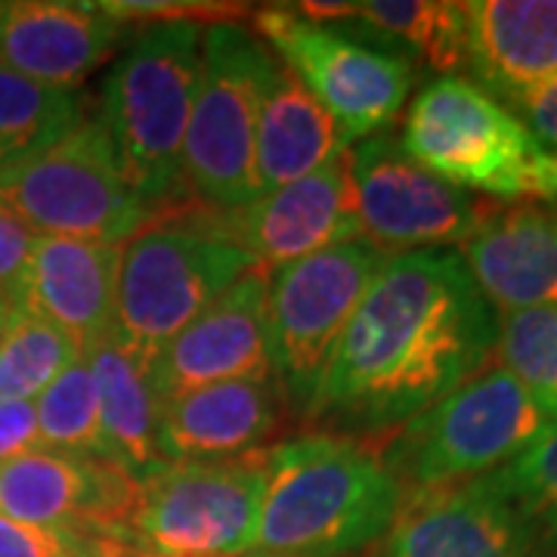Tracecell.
Masks as SVG:
<instances>
[{
	"instance_id": "6da1fadb",
	"label": "cell",
	"mask_w": 557,
	"mask_h": 557,
	"mask_svg": "<svg viewBox=\"0 0 557 557\" xmlns=\"http://www.w3.org/2000/svg\"><path fill=\"white\" fill-rule=\"evenodd\" d=\"M498 313L453 248L391 255L350 317L304 421L344 437L381 434L478 375Z\"/></svg>"
},
{
	"instance_id": "7a4b0ae2",
	"label": "cell",
	"mask_w": 557,
	"mask_h": 557,
	"mask_svg": "<svg viewBox=\"0 0 557 557\" xmlns=\"http://www.w3.org/2000/svg\"><path fill=\"white\" fill-rule=\"evenodd\" d=\"M403 505L381 449L362 437L310 434L267 449L255 555L350 557L369 552Z\"/></svg>"
},
{
	"instance_id": "3957f363",
	"label": "cell",
	"mask_w": 557,
	"mask_h": 557,
	"mask_svg": "<svg viewBox=\"0 0 557 557\" xmlns=\"http://www.w3.org/2000/svg\"><path fill=\"white\" fill-rule=\"evenodd\" d=\"M201 22H152L131 35L102 78L106 124L139 196L186 208L183 143L201 69Z\"/></svg>"
},
{
	"instance_id": "277c9868",
	"label": "cell",
	"mask_w": 557,
	"mask_h": 557,
	"mask_svg": "<svg viewBox=\"0 0 557 557\" xmlns=\"http://www.w3.org/2000/svg\"><path fill=\"white\" fill-rule=\"evenodd\" d=\"M552 431L557 418L496 362L399 424L381 458L406 496L486 478Z\"/></svg>"
},
{
	"instance_id": "5b68a950",
	"label": "cell",
	"mask_w": 557,
	"mask_h": 557,
	"mask_svg": "<svg viewBox=\"0 0 557 557\" xmlns=\"http://www.w3.org/2000/svg\"><path fill=\"white\" fill-rule=\"evenodd\" d=\"M276 57L242 22L201 32V69L183 143V189L199 211L223 214L260 196L258 115Z\"/></svg>"
},
{
	"instance_id": "8992f818",
	"label": "cell",
	"mask_w": 557,
	"mask_h": 557,
	"mask_svg": "<svg viewBox=\"0 0 557 557\" xmlns=\"http://www.w3.org/2000/svg\"><path fill=\"white\" fill-rule=\"evenodd\" d=\"M0 208L35 236L124 245L159 211L139 196L97 115L32 159L0 168Z\"/></svg>"
},
{
	"instance_id": "52a82bcc",
	"label": "cell",
	"mask_w": 557,
	"mask_h": 557,
	"mask_svg": "<svg viewBox=\"0 0 557 557\" xmlns=\"http://www.w3.org/2000/svg\"><path fill=\"white\" fill-rule=\"evenodd\" d=\"M255 267V258L220 236L201 211L149 223L121 248L115 332L152 362L168 341Z\"/></svg>"
},
{
	"instance_id": "ba28073f",
	"label": "cell",
	"mask_w": 557,
	"mask_h": 557,
	"mask_svg": "<svg viewBox=\"0 0 557 557\" xmlns=\"http://www.w3.org/2000/svg\"><path fill=\"white\" fill-rule=\"evenodd\" d=\"M255 28L270 53L335 119L350 146L381 137L416 87V60L369 28L357 38L347 25H317L282 3L260 7Z\"/></svg>"
},
{
	"instance_id": "9c48e42d",
	"label": "cell",
	"mask_w": 557,
	"mask_h": 557,
	"mask_svg": "<svg viewBox=\"0 0 557 557\" xmlns=\"http://www.w3.org/2000/svg\"><path fill=\"white\" fill-rule=\"evenodd\" d=\"M391 255L369 242H344L313 258L270 270L267 322L273 381L282 403L304 421L341 335Z\"/></svg>"
},
{
	"instance_id": "30bf717a",
	"label": "cell",
	"mask_w": 557,
	"mask_h": 557,
	"mask_svg": "<svg viewBox=\"0 0 557 557\" xmlns=\"http://www.w3.org/2000/svg\"><path fill=\"white\" fill-rule=\"evenodd\" d=\"M399 146L440 180L498 201L530 199L542 156L518 115L465 75H443L418 90Z\"/></svg>"
},
{
	"instance_id": "8fae6325",
	"label": "cell",
	"mask_w": 557,
	"mask_h": 557,
	"mask_svg": "<svg viewBox=\"0 0 557 557\" xmlns=\"http://www.w3.org/2000/svg\"><path fill=\"white\" fill-rule=\"evenodd\" d=\"M263 483L267 449L223 461L168 465L137 483L124 545L159 557L248 555Z\"/></svg>"
},
{
	"instance_id": "7c38bea8",
	"label": "cell",
	"mask_w": 557,
	"mask_h": 557,
	"mask_svg": "<svg viewBox=\"0 0 557 557\" xmlns=\"http://www.w3.org/2000/svg\"><path fill=\"white\" fill-rule=\"evenodd\" d=\"M359 239L384 255L431 251L474 236L496 201L478 199L406 156L399 139L369 137L350 146Z\"/></svg>"
},
{
	"instance_id": "4fadbf2b",
	"label": "cell",
	"mask_w": 557,
	"mask_h": 557,
	"mask_svg": "<svg viewBox=\"0 0 557 557\" xmlns=\"http://www.w3.org/2000/svg\"><path fill=\"white\" fill-rule=\"evenodd\" d=\"M201 214L220 236L245 248L263 270H278L344 242H357L359 214L350 149L313 174L248 201L245 208Z\"/></svg>"
},
{
	"instance_id": "5bb4252c",
	"label": "cell",
	"mask_w": 557,
	"mask_h": 557,
	"mask_svg": "<svg viewBox=\"0 0 557 557\" xmlns=\"http://www.w3.org/2000/svg\"><path fill=\"white\" fill-rule=\"evenodd\" d=\"M366 557H545L493 474L406 493Z\"/></svg>"
},
{
	"instance_id": "9a60e30c",
	"label": "cell",
	"mask_w": 557,
	"mask_h": 557,
	"mask_svg": "<svg viewBox=\"0 0 557 557\" xmlns=\"http://www.w3.org/2000/svg\"><path fill=\"white\" fill-rule=\"evenodd\" d=\"M267 278L270 270L263 267L248 270L161 347L149 362L161 403L220 381L273 379Z\"/></svg>"
},
{
	"instance_id": "2e32d148",
	"label": "cell",
	"mask_w": 557,
	"mask_h": 557,
	"mask_svg": "<svg viewBox=\"0 0 557 557\" xmlns=\"http://www.w3.org/2000/svg\"><path fill=\"white\" fill-rule=\"evenodd\" d=\"M134 498L137 480L106 458L40 446L0 461V515L22 523L87 530L124 545Z\"/></svg>"
},
{
	"instance_id": "e0dca14e",
	"label": "cell",
	"mask_w": 557,
	"mask_h": 557,
	"mask_svg": "<svg viewBox=\"0 0 557 557\" xmlns=\"http://www.w3.org/2000/svg\"><path fill=\"white\" fill-rule=\"evenodd\" d=\"M97 0H0V65L57 90H78L131 40Z\"/></svg>"
},
{
	"instance_id": "ac0fdd59",
	"label": "cell",
	"mask_w": 557,
	"mask_h": 557,
	"mask_svg": "<svg viewBox=\"0 0 557 557\" xmlns=\"http://www.w3.org/2000/svg\"><path fill=\"white\" fill-rule=\"evenodd\" d=\"M121 248L38 236L20 288V310L57 325L81 350L115 329Z\"/></svg>"
},
{
	"instance_id": "d6986e66",
	"label": "cell",
	"mask_w": 557,
	"mask_h": 557,
	"mask_svg": "<svg viewBox=\"0 0 557 557\" xmlns=\"http://www.w3.org/2000/svg\"><path fill=\"white\" fill-rule=\"evenodd\" d=\"M458 258L496 313L557 310V211L496 201Z\"/></svg>"
},
{
	"instance_id": "ffe728a7",
	"label": "cell",
	"mask_w": 557,
	"mask_h": 557,
	"mask_svg": "<svg viewBox=\"0 0 557 557\" xmlns=\"http://www.w3.org/2000/svg\"><path fill=\"white\" fill-rule=\"evenodd\" d=\"M273 379L220 381L186 391L161 406L159 453L168 465L223 461L258 453L282 418Z\"/></svg>"
},
{
	"instance_id": "44dd1931",
	"label": "cell",
	"mask_w": 557,
	"mask_h": 557,
	"mask_svg": "<svg viewBox=\"0 0 557 557\" xmlns=\"http://www.w3.org/2000/svg\"><path fill=\"white\" fill-rule=\"evenodd\" d=\"M465 22V69L502 106L557 78V0H471Z\"/></svg>"
},
{
	"instance_id": "7402d4cb",
	"label": "cell",
	"mask_w": 557,
	"mask_h": 557,
	"mask_svg": "<svg viewBox=\"0 0 557 557\" xmlns=\"http://www.w3.org/2000/svg\"><path fill=\"white\" fill-rule=\"evenodd\" d=\"M81 354L90 362L97 381L109 461L137 483L156 478L168 468L159 453V421L164 403L149 381V362L115 329L87 344Z\"/></svg>"
},
{
	"instance_id": "603a6c76",
	"label": "cell",
	"mask_w": 557,
	"mask_h": 557,
	"mask_svg": "<svg viewBox=\"0 0 557 557\" xmlns=\"http://www.w3.org/2000/svg\"><path fill=\"white\" fill-rule=\"evenodd\" d=\"M347 149L350 143L335 119L282 62H273L258 115L255 164L260 196L313 174Z\"/></svg>"
},
{
	"instance_id": "cb8c5ba5",
	"label": "cell",
	"mask_w": 557,
	"mask_h": 557,
	"mask_svg": "<svg viewBox=\"0 0 557 557\" xmlns=\"http://www.w3.org/2000/svg\"><path fill=\"white\" fill-rule=\"evenodd\" d=\"M354 22L399 44L416 62L443 75H458L468 53L465 3L456 0H366ZM347 22V25H354Z\"/></svg>"
},
{
	"instance_id": "d4e9b609",
	"label": "cell",
	"mask_w": 557,
	"mask_h": 557,
	"mask_svg": "<svg viewBox=\"0 0 557 557\" xmlns=\"http://www.w3.org/2000/svg\"><path fill=\"white\" fill-rule=\"evenodd\" d=\"M78 90H57L0 65V168L32 159L87 119Z\"/></svg>"
},
{
	"instance_id": "484cf974",
	"label": "cell",
	"mask_w": 557,
	"mask_h": 557,
	"mask_svg": "<svg viewBox=\"0 0 557 557\" xmlns=\"http://www.w3.org/2000/svg\"><path fill=\"white\" fill-rule=\"evenodd\" d=\"M35 416L44 449L109 461L102 437L100 394L84 354L35 399Z\"/></svg>"
},
{
	"instance_id": "4316f807",
	"label": "cell",
	"mask_w": 557,
	"mask_h": 557,
	"mask_svg": "<svg viewBox=\"0 0 557 557\" xmlns=\"http://www.w3.org/2000/svg\"><path fill=\"white\" fill-rule=\"evenodd\" d=\"M78 357L65 332L20 310L0 341V399L35 403Z\"/></svg>"
},
{
	"instance_id": "83f0119b",
	"label": "cell",
	"mask_w": 557,
	"mask_h": 557,
	"mask_svg": "<svg viewBox=\"0 0 557 557\" xmlns=\"http://www.w3.org/2000/svg\"><path fill=\"white\" fill-rule=\"evenodd\" d=\"M496 357L557 418V310L498 313Z\"/></svg>"
},
{
	"instance_id": "f1b7e54d",
	"label": "cell",
	"mask_w": 557,
	"mask_h": 557,
	"mask_svg": "<svg viewBox=\"0 0 557 557\" xmlns=\"http://www.w3.org/2000/svg\"><path fill=\"white\" fill-rule=\"evenodd\" d=\"M493 478L530 523L542 555H557V431L493 471Z\"/></svg>"
},
{
	"instance_id": "f546056e",
	"label": "cell",
	"mask_w": 557,
	"mask_h": 557,
	"mask_svg": "<svg viewBox=\"0 0 557 557\" xmlns=\"http://www.w3.org/2000/svg\"><path fill=\"white\" fill-rule=\"evenodd\" d=\"M131 548L115 539L69 530L35 527L0 515V557H127Z\"/></svg>"
},
{
	"instance_id": "4dcf8cb0",
	"label": "cell",
	"mask_w": 557,
	"mask_h": 557,
	"mask_svg": "<svg viewBox=\"0 0 557 557\" xmlns=\"http://www.w3.org/2000/svg\"><path fill=\"white\" fill-rule=\"evenodd\" d=\"M106 16L127 22H230V16H239V3H211V0H97Z\"/></svg>"
},
{
	"instance_id": "1f68e13d",
	"label": "cell",
	"mask_w": 557,
	"mask_h": 557,
	"mask_svg": "<svg viewBox=\"0 0 557 557\" xmlns=\"http://www.w3.org/2000/svg\"><path fill=\"white\" fill-rule=\"evenodd\" d=\"M35 239L38 236L20 218L0 208V300L13 304L16 310H20L22 276H25Z\"/></svg>"
},
{
	"instance_id": "d6a6232c",
	"label": "cell",
	"mask_w": 557,
	"mask_h": 557,
	"mask_svg": "<svg viewBox=\"0 0 557 557\" xmlns=\"http://www.w3.org/2000/svg\"><path fill=\"white\" fill-rule=\"evenodd\" d=\"M508 109L530 131V137L542 152H557V78L545 81L542 87L530 90Z\"/></svg>"
},
{
	"instance_id": "836d02e7",
	"label": "cell",
	"mask_w": 557,
	"mask_h": 557,
	"mask_svg": "<svg viewBox=\"0 0 557 557\" xmlns=\"http://www.w3.org/2000/svg\"><path fill=\"white\" fill-rule=\"evenodd\" d=\"M40 449L38 416L28 399H0V461Z\"/></svg>"
},
{
	"instance_id": "e575fe53",
	"label": "cell",
	"mask_w": 557,
	"mask_h": 557,
	"mask_svg": "<svg viewBox=\"0 0 557 557\" xmlns=\"http://www.w3.org/2000/svg\"><path fill=\"white\" fill-rule=\"evenodd\" d=\"M530 199H542L557 208V152H542L533 164Z\"/></svg>"
},
{
	"instance_id": "d590c367",
	"label": "cell",
	"mask_w": 557,
	"mask_h": 557,
	"mask_svg": "<svg viewBox=\"0 0 557 557\" xmlns=\"http://www.w3.org/2000/svg\"><path fill=\"white\" fill-rule=\"evenodd\" d=\"M20 310L13 307V304H7V300H0V341H3V335H7V329H10V322H13V317H16Z\"/></svg>"
},
{
	"instance_id": "8d00e7d4",
	"label": "cell",
	"mask_w": 557,
	"mask_h": 557,
	"mask_svg": "<svg viewBox=\"0 0 557 557\" xmlns=\"http://www.w3.org/2000/svg\"><path fill=\"white\" fill-rule=\"evenodd\" d=\"M127 557H159V555H143V552H131Z\"/></svg>"
},
{
	"instance_id": "74e56055",
	"label": "cell",
	"mask_w": 557,
	"mask_h": 557,
	"mask_svg": "<svg viewBox=\"0 0 557 557\" xmlns=\"http://www.w3.org/2000/svg\"><path fill=\"white\" fill-rule=\"evenodd\" d=\"M242 557H270V555H255V552H248V555H242Z\"/></svg>"
}]
</instances>
